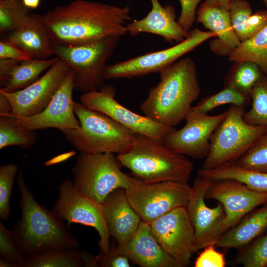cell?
Returning a JSON list of instances; mask_svg holds the SVG:
<instances>
[{
    "label": "cell",
    "mask_w": 267,
    "mask_h": 267,
    "mask_svg": "<svg viewBox=\"0 0 267 267\" xmlns=\"http://www.w3.org/2000/svg\"><path fill=\"white\" fill-rule=\"evenodd\" d=\"M130 9L97 1L75 0L46 13L44 19L52 42L64 45L95 42L127 34Z\"/></svg>",
    "instance_id": "6da1fadb"
},
{
    "label": "cell",
    "mask_w": 267,
    "mask_h": 267,
    "mask_svg": "<svg viewBox=\"0 0 267 267\" xmlns=\"http://www.w3.org/2000/svg\"><path fill=\"white\" fill-rule=\"evenodd\" d=\"M160 81L140 105L143 114L163 125L174 127L185 120L199 97L200 88L195 62L188 57L159 72Z\"/></svg>",
    "instance_id": "7a4b0ae2"
},
{
    "label": "cell",
    "mask_w": 267,
    "mask_h": 267,
    "mask_svg": "<svg viewBox=\"0 0 267 267\" xmlns=\"http://www.w3.org/2000/svg\"><path fill=\"white\" fill-rule=\"evenodd\" d=\"M21 217L13 226L18 245L27 256L54 248L79 249L80 244L64 222L40 204L26 185L20 166L17 178Z\"/></svg>",
    "instance_id": "3957f363"
},
{
    "label": "cell",
    "mask_w": 267,
    "mask_h": 267,
    "mask_svg": "<svg viewBox=\"0 0 267 267\" xmlns=\"http://www.w3.org/2000/svg\"><path fill=\"white\" fill-rule=\"evenodd\" d=\"M116 156L134 177L145 182H188L193 169V163L186 156L138 134Z\"/></svg>",
    "instance_id": "277c9868"
},
{
    "label": "cell",
    "mask_w": 267,
    "mask_h": 267,
    "mask_svg": "<svg viewBox=\"0 0 267 267\" xmlns=\"http://www.w3.org/2000/svg\"><path fill=\"white\" fill-rule=\"evenodd\" d=\"M79 129L60 131L70 145L80 152L119 153L137 134L104 114L74 101Z\"/></svg>",
    "instance_id": "5b68a950"
},
{
    "label": "cell",
    "mask_w": 267,
    "mask_h": 267,
    "mask_svg": "<svg viewBox=\"0 0 267 267\" xmlns=\"http://www.w3.org/2000/svg\"><path fill=\"white\" fill-rule=\"evenodd\" d=\"M244 107L231 105L213 133L201 169L209 170L235 163L263 134L267 127L251 125L244 119Z\"/></svg>",
    "instance_id": "8992f818"
},
{
    "label": "cell",
    "mask_w": 267,
    "mask_h": 267,
    "mask_svg": "<svg viewBox=\"0 0 267 267\" xmlns=\"http://www.w3.org/2000/svg\"><path fill=\"white\" fill-rule=\"evenodd\" d=\"M120 40L109 37L84 44L64 45L51 42L52 54L64 62L74 74L75 89L84 92L101 89L105 85L106 62Z\"/></svg>",
    "instance_id": "52a82bcc"
},
{
    "label": "cell",
    "mask_w": 267,
    "mask_h": 267,
    "mask_svg": "<svg viewBox=\"0 0 267 267\" xmlns=\"http://www.w3.org/2000/svg\"><path fill=\"white\" fill-rule=\"evenodd\" d=\"M121 166L114 153L80 152L71 170L74 187L101 204L115 189L130 186L133 177L123 172Z\"/></svg>",
    "instance_id": "ba28073f"
},
{
    "label": "cell",
    "mask_w": 267,
    "mask_h": 267,
    "mask_svg": "<svg viewBox=\"0 0 267 267\" xmlns=\"http://www.w3.org/2000/svg\"><path fill=\"white\" fill-rule=\"evenodd\" d=\"M192 191L188 182H145L134 176L126 189L130 205L141 220L148 223L176 208L186 207Z\"/></svg>",
    "instance_id": "9c48e42d"
},
{
    "label": "cell",
    "mask_w": 267,
    "mask_h": 267,
    "mask_svg": "<svg viewBox=\"0 0 267 267\" xmlns=\"http://www.w3.org/2000/svg\"><path fill=\"white\" fill-rule=\"evenodd\" d=\"M215 37L216 35L211 31L194 28L189 31L185 39L171 47L107 65L105 78L106 80L129 79L159 73L200 44Z\"/></svg>",
    "instance_id": "30bf717a"
},
{
    "label": "cell",
    "mask_w": 267,
    "mask_h": 267,
    "mask_svg": "<svg viewBox=\"0 0 267 267\" xmlns=\"http://www.w3.org/2000/svg\"><path fill=\"white\" fill-rule=\"evenodd\" d=\"M58 198L53 211L69 227L79 223L94 228L98 233L100 254H107L110 248L111 235L101 204L85 195L74 187L71 180H64L57 188Z\"/></svg>",
    "instance_id": "8fae6325"
},
{
    "label": "cell",
    "mask_w": 267,
    "mask_h": 267,
    "mask_svg": "<svg viewBox=\"0 0 267 267\" xmlns=\"http://www.w3.org/2000/svg\"><path fill=\"white\" fill-rule=\"evenodd\" d=\"M116 94L115 88L107 85L99 90L84 92L80 99L87 108L104 114L136 134L160 142L176 130L127 108L116 100Z\"/></svg>",
    "instance_id": "7c38bea8"
},
{
    "label": "cell",
    "mask_w": 267,
    "mask_h": 267,
    "mask_svg": "<svg viewBox=\"0 0 267 267\" xmlns=\"http://www.w3.org/2000/svg\"><path fill=\"white\" fill-rule=\"evenodd\" d=\"M149 223L153 235L164 250L180 267L188 266L195 235L186 207L176 208Z\"/></svg>",
    "instance_id": "4fadbf2b"
},
{
    "label": "cell",
    "mask_w": 267,
    "mask_h": 267,
    "mask_svg": "<svg viewBox=\"0 0 267 267\" xmlns=\"http://www.w3.org/2000/svg\"><path fill=\"white\" fill-rule=\"evenodd\" d=\"M227 110L215 115L196 113L191 108L186 124L180 129L169 134L163 143L174 151L194 159L205 158L210 147L211 137L225 118Z\"/></svg>",
    "instance_id": "5bb4252c"
},
{
    "label": "cell",
    "mask_w": 267,
    "mask_h": 267,
    "mask_svg": "<svg viewBox=\"0 0 267 267\" xmlns=\"http://www.w3.org/2000/svg\"><path fill=\"white\" fill-rule=\"evenodd\" d=\"M212 181L197 176L186 207L195 231L193 252H197L210 245L216 246L223 234L221 225L225 213L222 205L219 202L216 207L210 208L205 201L206 192Z\"/></svg>",
    "instance_id": "9a60e30c"
},
{
    "label": "cell",
    "mask_w": 267,
    "mask_h": 267,
    "mask_svg": "<svg viewBox=\"0 0 267 267\" xmlns=\"http://www.w3.org/2000/svg\"><path fill=\"white\" fill-rule=\"evenodd\" d=\"M205 198L218 201L222 205L225 217L221 225L222 234L237 224L257 207L267 202V192H258L237 180H213Z\"/></svg>",
    "instance_id": "2e32d148"
},
{
    "label": "cell",
    "mask_w": 267,
    "mask_h": 267,
    "mask_svg": "<svg viewBox=\"0 0 267 267\" xmlns=\"http://www.w3.org/2000/svg\"><path fill=\"white\" fill-rule=\"evenodd\" d=\"M70 71L69 67L58 59L44 75L27 87L12 92H0L9 101L13 116L35 115L48 105Z\"/></svg>",
    "instance_id": "e0dca14e"
},
{
    "label": "cell",
    "mask_w": 267,
    "mask_h": 267,
    "mask_svg": "<svg viewBox=\"0 0 267 267\" xmlns=\"http://www.w3.org/2000/svg\"><path fill=\"white\" fill-rule=\"evenodd\" d=\"M74 74L69 72L51 101L40 113L27 117H14L15 122L29 131L56 128L60 131L79 129L80 123L74 110Z\"/></svg>",
    "instance_id": "ac0fdd59"
},
{
    "label": "cell",
    "mask_w": 267,
    "mask_h": 267,
    "mask_svg": "<svg viewBox=\"0 0 267 267\" xmlns=\"http://www.w3.org/2000/svg\"><path fill=\"white\" fill-rule=\"evenodd\" d=\"M120 252L133 264L141 267H180L161 247L153 235L149 223L141 221L134 235L117 244Z\"/></svg>",
    "instance_id": "d6986e66"
},
{
    "label": "cell",
    "mask_w": 267,
    "mask_h": 267,
    "mask_svg": "<svg viewBox=\"0 0 267 267\" xmlns=\"http://www.w3.org/2000/svg\"><path fill=\"white\" fill-rule=\"evenodd\" d=\"M151 9L146 16L140 20L127 23V33L132 37L141 33L158 35L169 43L182 42L189 35L176 20L174 7L162 6L158 0H150Z\"/></svg>",
    "instance_id": "ffe728a7"
},
{
    "label": "cell",
    "mask_w": 267,
    "mask_h": 267,
    "mask_svg": "<svg viewBox=\"0 0 267 267\" xmlns=\"http://www.w3.org/2000/svg\"><path fill=\"white\" fill-rule=\"evenodd\" d=\"M101 204L111 236L118 244L127 242L135 233L141 220L130 205L126 189H115Z\"/></svg>",
    "instance_id": "44dd1931"
},
{
    "label": "cell",
    "mask_w": 267,
    "mask_h": 267,
    "mask_svg": "<svg viewBox=\"0 0 267 267\" xmlns=\"http://www.w3.org/2000/svg\"><path fill=\"white\" fill-rule=\"evenodd\" d=\"M195 21L216 35L217 39L210 43V48L214 53L228 56L241 43L232 26L228 10L201 5L196 11Z\"/></svg>",
    "instance_id": "7402d4cb"
},
{
    "label": "cell",
    "mask_w": 267,
    "mask_h": 267,
    "mask_svg": "<svg viewBox=\"0 0 267 267\" xmlns=\"http://www.w3.org/2000/svg\"><path fill=\"white\" fill-rule=\"evenodd\" d=\"M7 40L27 52L33 59H46L52 55V40L43 15L31 14L24 24L8 34Z\"/></svg>",
    "instance_id": "603a6c76"
},
{
    "label": "cell",
    "mask_w": 267,
    "mask_h": 267,
    "mask_svg": "<svg viewBox=\"0 0 267 267\" xmlns=\"http://www.w3.org/2000/svg\"><path fill=\"white\" fill-rule=\"evenodd\" d=\"M267 229V202L261 208L254 209L235 226L224 232L216 246L225 249H241Z\"/></svg>",
    "instance_id": "cb8c5ba5"
},
{
    "label": "cell",
    "mask_w": 267,
    "mask_h": 267,
    "mask_svg": "<svg viewBox=\"0 0 267 267\" xmlns=\"http://www.w3.org/2000/svg\"><path fill=\"white\" fill-rule=\"evenodd\" d=\"M197 176L212 180L232 179L258 192H267V173L243 168L235 163L209 170H197Z\"/></svg>",
    "instance_id": "d4e9b609"
},
{
    "label": "cell",
    "mask_w": 267,
    "mask_h": 267,
    "mask_svg": "<svg viewBox=\"0 0 267 267\" xmlns=\"http://www.w3.org/2000/svg\"><path fill=\"white\" fill-rule=\"evenodd\" d=\"M58 58L55 57L46 59H32L19 61L12 69L8 81L0 91L12 92L29 86L39 78L40 75L54 65Z\"/></svg>",
    "instance_id": "484cf974"
},
{
    "label": "cell",
    "mask_w": 267,
    "mask_h": 267,
    "mask_svg": "<svg viewBox=\"0 0 267 267\" xmlns=\"http://www.w3.org/2000/svg\"><path fill=\"white\" fill-rule=\"evenodd\" d=\"M235 63L251 61L267 76V26L249 39L241 42L228 56Z\"/></svg>",
    "instance_id": "4316f807"
},
{
    "label": "cell",
    "mask_w": 267,
    "mask_h": 267,
    "mask_svg": "<svg viewBox=\"0 0 267 267\" xmlns=\"http://www.w3.org/2000/svg\"><path fill=\"white\" fill-rule=\"evenodd\" d=\"M79 249H50L26 256L23 267H82Z\"/></svg>",
    "instance_id": "83f0119b"
},
{
    "label": "cell",
    "mask_w": 267,
    "mask_h": 267,
    "mask_svg": "<svg viewBox=\"0 0 267 267\" xmlns=\"http://www.w3.org/2000/svg\"><path fill=\"white\" fill-rule=\"evenodd\" d=\"M37 134L35 131L25 130L15 122L12 113L0 115V149L17 146L30 148L36 142Z\"/></svg>",
    "instance_id": "f1b7e54d"
},
{
    "label": "cell",
    "mask_w": 267,
    "mask_h": 267,
    "mask_svg": "<svg viewBox=\"0 0 267 267\" xmlns=\"http://www.w3.org/2000/svg\"><path fill=\"white\" fill-rule=\"evenodd\" d=\"M250 97L245 95L230 85H226L222 90L205 97L195 106L191 107L194 112L208 114L217 107L224 104L244 107L248 105Z\"/></svg>",
    "instance_id": "f546056e"
},
{
    "label": "cell",
    "mask_w": 267,
    "mask_h": 267,
    "mask_svg": "<svg viewBox=\"0 0 267 267\" xmlns=\"http://www.w3.org/2000/svg\"><path fill=\"white\" fill-rule=\"evenodd\" d=\"M235 63L237 66L227 78L226 85L231 86L243 94L250 97L254 86L264 74L252 62Z\"/></svg>",
    "instance_id": "4dcf8cb0"
},
{
    "label": "cell",
    "mask_w": 267,
    "mask_h": 267,
    "mask_svg": "<svg viewBox=\"0 0 267 267\" xmlns=\"http://www.w3.org/2000/svg\"><path fill=\"white\" fill-rule=\"evenodd\" d=\"M31 13L22 0H0V32L10 33L20 28Z\"/></svg>",
    "instance_id": "1f68e13d"
},
{
    "label": "cell",
    "mask_w": 267,
    "mask_h": 267,
    "mask_svg": "<svg viewBox=\"0 0 267 267\" xmlns=\"http://www.w3.org/2000/svg\"><path fill=\"white\" fill-rule=\"evenodd\" d=\"M250 109L244 112L246 122L253 125L267 127V76L264 75L256 84L250 94Z\"/></svg>",
    "instance_id": "d6a6232c"
},
{
    "label": "cell",
    "mask_w": 267,
    "mask_h": 267,
    "mask_svg": "<svg viewBox=\"0 0 267 267\" xmlns=\"http://www.w3.org/2000/svg\"><path fill=\"white\" fill-rule=\"evenodd\" d=\"M234 262L244 267L267 266V233L240 249Z\"/></svg>",
    "instance_id": "836d02e7"
},
{
    "label": "cell",
    "mask_w": 267,
    "mask_h": 267,
    "mask_svg": "<svg viewBox=\"0 0 267 267\" xmlns=\"http://www.w3.org/2000/svg\"><path fill=\"white\" fill-rule=\"evenodd\" d=\"M228 12L232 26L241 42L251 38L249 18L253 13L250 3L246 0H231Z\"/></svg>",
    "instance_id": "e575fe53"
},
{
    "label": "cell",
    "mask_w": 267,
    "mask_h": 267,
    "mask_svg": "<svg viewBox=\"0 0 267 267\" xmlns=\"http://www.w3.org/2000/svg\"><path fill=\"white\" fill-rule=\"evenodd\" d=\"M19 169L13 163L0 167V219L3 221H7L9 218L13 185Z\"/></svg>",
    "instance_id": "d590c367"
},
{
    "label": "cell",
    "mask_w": 267,
    "mask_h": 267,
    "mask_svg": "<svg viewBox=\"0 0 267 267\" xmlns=\"http://www.w3.org/2000/svg\"><path fill=\"white\" fill-rule=\"evenodd\" d=\"M235 163L246 169L267 173V132Z\"/></svg>",
    "instance_id": "8d00e7d4"
},
{
    "label": "cell",
    "mask_w": 267,
    "mask_h": 267,
    "mask_svg": "<svg viewBox=\"0 0 267 267\" xmlns=\"http://www.w3.org/2000/svg\"><path fill=\"white\" fill-rule=\"evenodd\" d=\"M26 257L18 245L13 230L0 222V258L23 267Z\"/></svg>",
    "instance_id": "74e56055"
},
{
    "label": "cell",
    "mask_w": 267,
    "mask_h": 267,
    "mask_svg": "<svg viewBox=\"0 0 267 267\" xmlns=\"http://www.w3.org/2000/svg\"><path fill=\"white\" fill-rule=\"evenodd\" d=\"M96 267H130V261L119 251L117 245L112 243L109 252L106 254L95 256Z\"/></svg>",
    "instance_id": "f35d334b"
},
{
    "label": "cell",
    "mask_w": 267,
    "mask_h": 267,
    "mask_svg": "<svg viewBox=\"0 0 267 267\" xmlns=\"http://www.w3.org/2000/svg\"><path fill=\"white\" fill-rule=\"evenodd\" d=\"M215 245L204 248L196 259L194 267H224L226 265L224 255L217 251Z\"/></svg>",
    "instance_id": "ab89813d"
},
{
    "label": "cell",
    "mask_w": 267,
    "mask_h": 267,
    "mask_svg": "<svg viewBox=\"0 0 267 267\" xmlns=\"http://www.w3.org/2000/svg\"><path fill=\"white\" fill-rule=\"evenodd\" d=\"M202 0H179L181 12L177 20L179 25L185 31L189 32L195 21L196 9Z\"/></svg>",
    "instance_id": "60d3db41"
},
{
    "label": "cell",
    "mask_w": 267,
    "mask_h": 267,
    "mask_svg": "<svg viewBox=\"0 0 267 267\" xmlns=\"http://www.w3.org/2000/svg\"><path fill=\"white\" fill-rule=\"evenodd\" d=\"M0 59H9L22 61L33 58L27 52L6 40L0 42Z\"/></svg>",
    "instance_id": "b9f144b4"
},
{
    "label": "cell",
    "mask_w": 267,
    "mask_h": 267,
    "mask_svg": "<svg viewBox=\"0 0 267 267\" xmlns=\"http://www.w3.org/2000/svg\"><path fill=\"white\" fill-rule=\"evenodd\" d=\"M18 61L9 59H0V83L3 88L8 80L9 74Z\"/></svg>",
    "instance_id": "7bdbcfd3"
},
{
    "label": "cell",
    "mask_w": 267,
    "mask_h": 267,
    "mask_svg": "<svg viewBox=\"0 0 267 267\" xmlns=\"http://www.w3.org/2000/svg\"><path fill=\"white\" fill-rule=\"evenodd\" d=\"M231 0H205L201 5L205 7H217L228 10Z\"/></svg>",
    "instance_id": "ee69618b"
},
{
    "label": "cell",
    "mask_w": 267,
    "mask_h": 267,
    "mask_svg": "<svg viewBox=\"0 0 267 267\" xmlns=\"http://www.w3.org/2000/svg\"><path fill=\"white\" fill-rule=\"evenodd\" d=\"M76 154V152L74 151H70L68 152L64 153L55 157L52 158L51 159L46 161L44 164L46 166H49L52 165L58 164L61 162H63L69 158H71L73 156Z\"/></svg>",
    "instance_id": "f6af8a7d"
},
{
    "label": "cell",
    "mask_w": 267,
    "mask_h": 267,
    "mask_svg": "<svg viewBox=\"0 0 267 267\" xmlns=\"http://www.w3.org/2000/svg\"><path fill=\"white\" fill-rule=\"evenodd\" d=\"M12 113L11 105L5 96L0 92V115Z\"/></svg>",
    "instance_id": "bcb514c9"
},
{
    "label": "cell",
    "mask_w": 267,
    "mask_h": 267,
    "mask_svg": "<svg viewBox=\"0 0 267 267\" xmlns=\"http://www.w3.org/2000/svg\"><path fill=\"white\" fill-rule=\"evenodd\" d=\"M82 260L84 267H96L94 262L95 256L83 250L81 253Z\"/></svg>",
    "instance_id": "7dc6e473"
},
{
    "label": "cell",
    "mask_w": 267,
    "mask_h": 267,
    "mask_svg": "<svg viewBox=\"0 0 267 267\" xmlns=\"http://www.w3.org/2000/svg\"><path fill=\"white\" fill-rule=\"evenodd\" d=\"M24 4L28 8H37L40 4V0H22Z\"/></svg>",
    "instance_id": "c3c4849f"
},
{
    "label": "cell",
    "mask_w": 267,
    "mask_h": 267,
    "mask_svg": "<svg viewBox=\"0 0 267 267\" xmlns=\"http://www.w3.org/2000/svg\"><path fill=\"white\" fill-rule=\"evenodd\" d=\"M0 267H20L19 265L0 258Z\"/></svg>",
    "instance_id": "681fc988"
},
{
    "label": "cell",
    "mask_w": 267,
    "mask_h": 267,
    "mask_svg": "<svg viewBox=\"0 0 267 267\" xmlns=\"http://www.w3.org/2000/svg\"><path fill=\"white\" fill-rule=\"evenodd\" d=\"M263 2L264 3L265 6L267 8V0H262Z\"/></svg>",
    "instance_id": "f907efd6"
},
{
    "label": "cell",
    "mask_w": 267,
    "mask_h": 267,
    "mask_svg": "<svg viewBox=\"0 0 267 267\" xmlns=\"http://www.w3.org/2000/svg\"></svg>",
    "instance_id": "816d5d0a"
}]
</instances>
